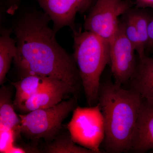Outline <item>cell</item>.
I'll use <instances>...</instances> for the list:
<instances>
[{"label":"cell","instance_id":"cell-9","mask_svg":"<svg viewBox=\"0 0 153 153\" xmlns=\"http://www.w3.org/2000/svg\"><path fill=\"white\" fill-rule=\"evenodd\" d=\"M152 150H153V105L143 99L133 136L130 152L144 153Z\"/></svg>","mask_w":153,"mask_h":153},{"label":"cell","instance_id":"cell-15","mask_svg":"<svg viewBox=\"0 0 153 153\" xmlns=\"http://www.w3.org/2000/svg\"><path fill=\"white\" fill-rule=\"evenodd\" d=\"M10 31L3 33L0 38V84L4 82L12 60L17 52L16 40L10 37Z\"/></svg>","mask_w":153,"mask_h":153},{"label":"cell","instance_id":"cell-2","mask_svg":"<svg viewBox=\"0 0 153 153\" xmlns=\"http://www.w3.org/2000/svg\"><path fill=\"white\" fill-rule=\"evenodd\" d=\"M142 100L136 91L114 81L100 83L98 104L104 118L105 136L102 145L106 152H130Z\"/></svg>","mask_w":153,"mask_h":153},{"label":"cell","instance_id":"cell-3","mask_svg":"<svg viewBox=\"0 0 153 153\" xmlns=\"http://www.w3.org/2000/svg\"><path fill=\"white\" fill-rule=\"evenodd\" d=\"M73 49L88 105L94 106L98 103L102 74L110 64L109 42L90 31H74Z\"/></svg>","mask_w":153,"mask_h":153},{"label":"cell","instance_id":"cell-22","mask_svg":"<svg viewBox=\"0 0 153 153\" xmlns=\"http://www.w3.org/2000/svg\"><path fill=\"white\" fill-rule=\"evenodd\" d=\"M12 1H16V0H12Z\"/></svg>","mask_w":153,"mask_h":153},{"label":"cell","instance_id":"cell-16","mask_svg":"<svg viewBox=\"0 0 153 153\" xmlns=\"http://www.w3.org/2000/svg\"><path fill=\"white\" fill-rule=\"evenodd\" d=\"M130 13L134 19L142 44L146 50L149 41V24L153 16L144 10H135Z\"/></svg>","mask_w":153,"mask_h":153},{"label":"cell","instance_id":"cell-7","mask_svg":"<svg viewBox=\"0 0 153 153\" xmlns=\"http://www.w3.org/2000/svg\"><path fill=\"white\" fill-rule=\"evenodd\" d=\"M136 52L120 21L117 31L109 42L110 65L117 84L123 86L128 84L133 75L137 62Z\"/></svg>","mask_w":153,"mask_h":153},{"label":"cell","instance_id":"cell-18","mask_svg":"<svg viewBox=\"0 0 153 153\" xmlns=\"http://www.w3.org/2000/svg\"><path fill=\"white\" fill-rule=\"evenodd\" d=\"M16 136V133L13 130L0 128V153H8L14 145Z\"/></svg>","mask_w":153,"mask_h":153},{"label":"cell","instance_id":"cell-20","mask_svg":"<svg viewBox=\"0 0 153 153\" xmlns=\"http://www.w3.org/2000/svg\"><path fill=\"white\" fill-rule=\"evenodd\" d=\"M137 7L139 8L153 9V0H136Z\"/></svg>","mask_w":153,"mask_h":153},{"label":"cell","instance_id":"cell-11","mask_svg":"<svg viewBox=\"0 0 153 153\" xmlns=\"http://www.w3.org/2000/svg\"><path fill=\"white\" fill-rule=\"evenodd\" d=\"M128 83L129 88L153 105V57L147 55L137 56L135 70Z\"/></svg>","mask_w":153,"mask_h":153},{"label":"cell","instance_id":"cell-1","mask_svg":"<svg viewBox=\"0 0 153 153\" xmlns=\"http://www.w3.org/2000/svg\"><path fill=\"white\" fill-rule=\"evenodd\" d=\"M49 18L28 15L15 30L17 52L14 62L22 73L35 74L65 82L78 92L82 83L72 58L57 43L55 31L48 25Z\"/></svg>","mask_w":153,"mask_h":153},{"label":"cell","instance_id":"cell-21","mask_svg":"<svg viewBox=\"0 0 153 153\" xmlns=\"http://www.w3.org/2000/svg\"><path fill=\"white\" fill-rule=\"evenodd\" d=\"M26 151L23 148L19 147L14 145L9 150L8 153H26Z\"/></svg>","mask_w":153,"mask_h":153},{"label":"cell","instance_id":"cell-5","mask_svg":"<svg viewBox=\"0 0 153 153\" xmlns=\"http://www.w3.org/2000/svg\"><path fill=\"white\" fill-rule=\"evenodd\" d=\"M66 128L74 142L90 150L100 152V145L105 136L104 118L98 103L87 107L76 106Z\"/></svg>","mask_w":153,"mask_h":153},{"label":"cell","instance_id":"cell-14","mask_svg":"<svg viewBox=\"0 0 153 153\" xmlns=\"http://www.w3.org/2000/svg\"><path fill=\"white\" fill-rule=\"evenodd\" d=\"M43 152L49 153H93L90 150L74 142L68 130L60 131L52 141L46 143Z\"/></svg>","mask_w":153,"mask_h":153},{"label":"cell","instance_id":"cell-13","mask_svg":"<svg viewBox=\"0 0 153 153\" xmlns=\"http://www.w3.org/2000/svg\"><path fill=\"white\" fill-rule=\"evenodd\" d=\"M12 94L6 86L0 90V128L13 130L16 136L21 134L20 126L21 120L15 112L13 101L12 100Z\"/></svg>","mask_w":153,"mask_h":153},{"label":"cell","instance_id":"cell-6","mask_svg":"<svg viewBox=\"0 0 153 153\" xmlns=\"http://www.w3.org/2000/svg\"><path fill=\"white\" fill-rule=\"evenodd\" d=\"M128 0H97L84 24L85 30L110 42L118 27L119 18L129 10Z\"/></svg>","mask_w":153,"mask_h":153},{"label":"cell","instance_id":"cell-12","mask_svg":"<svg viewBox=\"0 0 153 153\" xmlns=\"http://www.w3.org/2000/svg\"><path fill=\"white\" fill-rule=\"evenodd\" d=\"M62 82H64L38 74L22 75L19 81L12 82L16 89L13 101L15 109H19L30 97L43 89Z\"/></svg>","mask_w":153,"mask_h":153},{"label":"cell","instance_id":"cell-17","mask_svg":"<svg viewBox=\"0 0 153 153\" xmlns=\"http://www.w3.org/2000/svg\"><path fill=\"white\" fill-rule=\"evenodd\" d=\"M127 14V15L125 20L122 22L126 36L135 49L137 56L141 57L146 55V50L142 44L139 35L131 14L130 12L128 13V11Z\"/></svg>","mask_w":153,"mask_h":153},{"label":"cell","instance_id":"cell-8","mask_svg":"<svg viewBox=\"0 0 153 153\" xmlns=\"http://www.w3.org/2000/svg\"><path fill=\"white\" fill-rule=\"evenodd\" d=\"M45 14L52 20L54 30L74 24L77 13L87 10L92 0H38Z\"/></svg>","mask_w":153,"mask_h":153},{"label":"cell","instance_id":"cell-4","mask_svg":"<svg viewBox=\"0 0 153 153\" xmlns=\"http://www.w3.org/2000/svg\"><path fill=\"white\" fill-rule=\"evenodd\" d=\"M77 97L73 96L54 106L19 114L21 134L33 141H52L61 131L64 120L76 107Z\"/></svg>","mask_w":153,"mask_h":153},{"label":"cell","instance_id":"cell-19","mask_svg":"<svg viewBox=\"0 0 153 153\" xmlns=\"http://www.w3.org/2000/svg\"><path fill=\"white\" fill-rule=\"evenodd\" d=\"M153 49V16L150 21L149 26V41L146 50V55Z\"/></svg>","mask_w":153,"mask_h":153},{"label":"cell","instance_id":"cell-10","mask_svg":"<svg viewBox=\"0 0 153 153\" xmlns=\"http://www.w3.org/2000/svg\"><path fill=\"white\" fill-rule=\"evenodd\" d=\"M77 92L65 82L50 86L34 94L26 101L18 110L28 113L35 110L47 108L58 104L70 95H77Z\"/></svg>","mask_w":153,"mask_h":153}]
</instances>
